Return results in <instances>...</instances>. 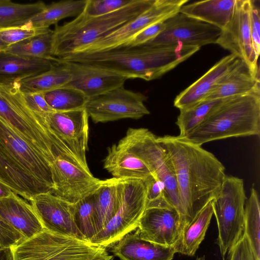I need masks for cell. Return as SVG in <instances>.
Returning <instances> with one entry per match:
<instances>
[{
	"label": "cell",
	"instance_id": "6da1fadb",
	"mask_svg": "<svg viewBox=\"0 0 260 260\" xmlns=\"http://www.w3.org/2000/svg\"><path fill=\"white\" fill-rule=\"evenodd\" d=\"M157 140L174 169L184 228L218 195L225 168L213 154L179 136L157 137Z\"/></svg>",
	"mask_w": 260,
	"mask_h": 260
},
{
	"label": "cell",
	"instance_id": "7a4b0ae2",
	"mask_svg": "<svg viewBox=\"0 0 260 260\" xmlns=\"http://www.w3.org/2000/svg\"><path fill=\"white\" fill-rule=\"evenodd\" d=\"M200 49L181 44L120 47L94 53H75L59 58L105 69L128 79L151 81L160 78Z\"/></svg>",
	"mask_w": 260,
	"mask_h": 260
},
{
	"label": "cell",
	"instance_id": "3957f363",
	"mask_svg": "<svg viewBox=\"0 0 260 260\" xmlns=\"http://www.w3.org/2000/svg\"><path fill=\"white\" fill-rule=\"evenodd\" d=\"M260 134V91L222 99L203 121L184 137L201 146L232 137Z\"/></svg>",
	"mask_w": 260,
	"mask_h": 260
},
{
	"label": "cell",
	"instance_id": "277c9868",
	"mask_svg": "<svg viewBox=\"0 0 260 260\" xmlns=\"http://www.w3.org/2000/svg\"><path fill=\"white\" fill-rule=\"evenodd\" d=\"M154 1L133 0L121 9L97 16L82 11L72 21L56 25L53 30L52 56L60 58L80 51L137 18Z\"/></svg>",
	"mask_w": 260,
	"mask_h": 260
},
{
	"label": "cell",
	"instance_id": "5b68a950",
	"mask_svg": "<svg viewBox=\"0 0 260 260\" xmlns=\"http://www.w3.org/2000/svg\"><path fill=\"white\" fill-rule=\"evenodd\" d=\"M0 116L52 163L73 153L50 129L42 116L28 105L16 82L0 83Z\"/></svg>",
	"mask_w": 260,
	"mask_h": 260
},
{
	"label": "cell",
	"instance_id": "8992f818",
	"mask_svg": "<svg viewBox=\"0 0 260 260\" xmlns=\"http://www.w3.org/2000/svg\"><path fill=\"white\" fill-rule=\"evenodd\" d=\"M13 260H113L106 247L44 229L11 248Z\"/></svg>",
	"mask_w": 260,
	"mask_h": 260
},
{
	"label": "cell",
	"instance_id": "52a82bcc",
	"mask_svg": "<svg viewBox=\"0 0 260 260\" xmlns=\"http://www.w3.org/2000/svg\"><path fill=\"white\" fill-rule=\"evenodd\" d=\"M246 199L243 180L226 176L219 193L211 201L218 230L216 243L223 260L243 235Z\"/></svg>",
	"mask_w": 260,
	"mask_h": 260
},
{
	"label": "cell",
	"instance_id": "ba28073f",
	"mask_svg": "<svg viewBox=\"0 0 260 260\" xmlns=\"http://www.w3.org/2000/svg\"><path fill=\"white\" fill-rule=\"evenodd\" d=\"M0 152L44 192L52 191V163L1 116Z\"/></svg>",
	"mask_w": 260,
	"mask_h": 260
},
{
	"label": "cell",
	"instance_id": "9c48e42d",
	"mask_svg": "<svg viewBox=\"0 0 260 260\" xmlns=\"http://www.w3.org/2000/svg\"><path fill=\"white\" fill-rule=\"evenodd\" d=\"M120 142L129 148L165 185L166 197L180 214L176 177L172 163L157 137L145 128H129Z\"/></svg>",
	"mask_w": 260,
	"mask_h": 260
},
{
	"label": "cell",
	"instance_id": "30bf717a",
	"mask_svg": "<svg viewBox=\"0 0 260 260\" xmlns=\"http://www.w3.org/2000/svg\"><path fill=\"white\" fill-rule=\"evenodd\" d=\"M122 185L117 212L90 242L106 247L137 229L147 203L145 184L142 180L127 179L122 180Z\"/></svg>",
	"mask_w": 260,
	"mask_h": 260
},
{
	"label": "cell",
	"instance_id": "8fae6325",
	"mask_svg": "<svg viewBox=\"0 0 260 260\" xmlns=\"http://www.w3.org/2000/svg\"><path fill=\"white\" fill-rule=\"evenodd\" d=\"M146 99L141 92L122 86L89 100L85 109L95 123L125 118L139 119L150 114L144 103Z\"/></svg>",
	"mask_w": 260,
	"mask_h": 260
},
{
	"label": "cell",
	"instance_id": "7c38bea8",
	"mask_svg": "<svg viewBox=\"0 0 260 260\" xmlns=\"http://www.w3.org/2000/svg\"><path fill=\"white\" fill-rule=\"evenodd\" d=\"M188 1L155 0L148 9L135 19L76 53H94L119 47L145 28L165 22L178 13Z\"/></svg>",
	"mask_w": 260,
	"mask_h": 260
},
{
	"label": "cell",
	"instance_id": "4fadbf2b",
	"mask_svg": "<svg viewBox=\"0 0 260 260\" xmlns=\"http://www.w3.org/2000/svg\"><path fill=\"white\" fill-rule=\"evenodd\" d=\"M165 23L164 30L145 44L152 45L181 44L201 47L216 44L222 30L215 26L180 12L165 21Z\"/></svg>",
	"mask_w": 260,
	"mask_h": 260
},
{
	"label": "cell",
	"instance_id": "5bb4252c",
	"mask_svg": "<svg viewBox=\"0 0 260 260\" xmlns=\"http://www.w3.org/2000/svg\"><path fill=\"white\" fill-rule=\"evenodd\" d=\"M250 0H236L233 16L222 29L216 44L244 61L259 76L257 59L252 43L250 27Z\"/></svg>",
	"mask_w": 260,
	"mask_h": 260
},
{
	"label": "cell",
	"instance_id": "9a60e30c",
	"mask_svg": "<svg viewBox=\"0 0 260 260\" xmlns=\"http://www.w3.org/2000/svg\"><path fill=\"white\" fill-rule=\"evenodd\" d=\"M51 171L54 187L50 192L72 204L92 194L103 181L94 177L89 170L61 157L53 161Z\"/></svg>",
	"mask_w": 260,
	"mask_h": 260
},
{
	"label": "cell",
	"instance_id": "2e32d148",
	"mask_svg": "<svg viewBox=\"0 0 260 260\" xmlns=\"http://www.w3.org/2000/svg\"><path fill=\"white\" fill-rule=\"evenodd\" d=\"M183 228L181 216L173 206L146 205L136 233L143 239L174 248Z\"/></svg>",
	"mask_w": 260,
	"mask_h": 260
},
{
	"label": "cell",
	"instance_id": "e0dca14e",
	"mask_svg": "<svg viewBox=\"0 0 260 260\" xmlns=\"http://www.w3.org/2000/svg\"><path fill=\"white\" fill-rule=\"evenodd\" d=\"M29 202L44 229L86 241L75 222V204L68 202L50 191L36 194Z\"/></svg>",
	"mask_w": 260,
	"mask_h": 260
},
{
	"label": "cell",
	"instance_id": "ac0fdd59",
	"mask_svg": "<svg viewBox=\"0 0 260 260\" xmlns=\"http://www.w3.org/2000/svg\"><path fill=\"white\" fill-rule=\"evenodd\" d=\"M50 129L67 147L87 164L88 116L85 108L40 113Z\"/></svg>",
	"mask_w": 260,
	"mask_h": 260
},
{
	"label": "cell",
	"instance_id": "d6986e66",
	"mask_svg": "<svg viewBox=\"0 0 260 260\" xmlns=\"http://www.w3.org/2000/svg\"><path fill=\"white\" fill-rule=\"evenodd\" d=\"M71 75L65 87L81 91L89 100L124 85L126 76L88 64L66 61L57 58Z\"/></svg>",
	"mask_w": 260,
	"mask_h": 260
},
{
	"label": "cell",
	"instance_id": "ffe728a7",
	"mask_svg": "<svg viewBox=\"0 0 260 260\" xmlns=\"http://www.w3.org/2000/svg\"><path fill=\"white\" fill-rule=\"evenodd\" d=\"M240 59L230 54L221 59L204 75L183 90L175 98L174 106L179 110L204 100Z\"/></svg>",
	"mask_w": 260,
	"mask_h": 260
},
{
	"label": "cell",
	"instance_id": "44dd1931",
	"mask_svg": "<svg viewBox=\"0 0 260 260\" xmlns=\"http://www.w3.org/2000/svg\"><path fill=\"white\" fill-rule=\"evenodd\" d=\"M0 216L25 240L44 230L30 203L16 193L0 199Z\"/></svg>",
	"mask_w": 260,
	"mask_h": 260
},
{
	"label": "cell",
	"instance_id": "7402d4cb",
	"mask_svg": "<svg viewBox=\"0 0 260 260\" xmlns=\"http://www.w3.org/2000/svg\"><path fill=\"white\" fill-rule=\"evenodd\" d=\"M104 168L118 179L145 180L152 174L144 163L129 148L119 141L108 148Z\"/></svg>",
	"mask_w": 260,
	"mask_h": 260
},
{
	"label": "cell",
	"instance_id": "603a6c76",
	"mask_svg": "<svg viewBox=\"0 0 260 260\" xmlns=\"http://www.w3.org/2000/svg\"><path fill=\"white\" fill-rule=\"evenodd\" d=\"M116 243L112 251L121 260H172L176 253L173 247L143 239L136 232L126 234Z\"/></svg>",
	"mask_w": 260,
	"mask_h": 260
},
{
	"label": "cell",
	"instance_id": "cb8c5ba5",
	"mask_svg": "<svg viewBox=\"0 0 260 260\" xmlns=\"http://www.w3.org/2000/svg\"><path fill=\"white\" fill-rule=\"evenodd\" d=\"M57 62V58L27 57L0 51V83H11L43 73Z\"/></svg>",
	"mask_w": 260,
	"mask_h": 260
},
{
	"label": "cell",
	"instance_id": "d4e9b609",
	"mask_svg": "<svg viewBox=\"0 0 260 260\" xmlns=\"http://www.w3.org/2000/svg\"><path fill=\"white\" fill-rule=\"evenodd\" d=\"M257 91H260L259 76L240 59L204 100L222 99Z\"/></svg>",
	"mask_w": 260,
	"mask_h": 260
},
{
	"label": "cell",
	"instance_id": "484cf974",
	"mask_svg": "<svg viewBox=\"0 0 260 260\" xmlns=\"http://www.w3.org/2000/svg\"><path fill=\"white\" fill-rule=\"evenodd\" d=\"M122 180L114 178L104 180L92 194L97 235L105 228L119 208Z\"/></svg>",
	"mask_w": 260,
	"mask_h": 260
},
{
	"label": "cell",
	"instance_id": "4316f807",
	"mask_svg": "<svg viewBox=\"0 0 260 260\" xmlns=\"http://www.w3.org/2000/svg\"><path fill=\"white\" fill-rule=\"evenodd\" d=\"M236 0H207L184 4L179 12L223 29L231 20Z\"/></svg>",
	"mask_w": 260,
	"mask_h": 260
},
{
	"label": "cell",
	"instance_id": "83f0119b",
	"mask_svg": "<svg viewBox=\"0 0 260 260\" xmlns=\"http://www.w3.org/2000/svg\"><path fill=\"white\" fill-rule=\"evenodd\" d=\"M213 214L211 201L183 230L178 243L174 247L176 253L193 256L203 241Z\"/></svg>",
	"mask_w": 260,
	"mask_h": 260
},
{
	"label": "cell",
	"instance_id": "f1b7e54d",
	"mask_svg": "<svg viewBox=\"0 0 260 260\" xmlns=\"http://www.w3.org/2000/svg\"><path fill=\"white\" fill-rule=\"evenodd\" d=\"M71 79V75L68 70L57 60L49 70L15 82L23 93H45L64 86Z\"/></svg>",
	"mask_w": 260,
	"mask_h": 260
},
{
	"label": "cell",
	"instance_id": "f546056e",
	"mask_svg": "<svg viewBox=\"0 0 260 260\" xmlns=\"http://www.w3.org/2000/svg\"><path fill=\"white\" fill-rule=\"evenodd\" d=\"M87 0H66L46 5L44 9L26 23L37 29H47L62 19L77 16L84 10Z\"/></svg>",
	"mask_w": 260,
	"mask_h": 260
},
{
	"label": "cell",
	"instance_id": "4dcf8cb0",
	"mask_svg": "<svg viewBox=\"0 0 260 260\" xmlns=\"http://www.w3.org/2000/svg\"><path fill=\"white\" fill-rule=\"evenodd\" d=\"M45 6L42 1L20 4L0 0V29L24 25Z\"/></svg>",
	"mask_w": 260,
	"mask_h": 260
},
{
	"label": "cell",
	"instance_id": "1f68e13d",
	"mask_svg": "<svg viewBox=\"0 0 260 260\" xmlns=\"http://www.w3.org/2000/svg\"><path fill=\"white\" fill-rule=\"evenodd\" d=\"M53 30L48 28L44 32L23 41L8 46V53L31 58L53 59L51 47Z\"/></svg>",
	"mask_w": 260,
	"mask_h": 260
},
{
	"label": "cell",
	"instance_id": "d6a6232c",
	"mask_svg": "<svg viewBox=\"0 0 260 260\" xmlns=\"http://www.w3.org/2000/svg\"><path fill=\"white\" fill-rule=\"evenodd\" d=\"M260 206L256 190L252 187L244 207V233L256 257L260 260Z\"/></svg>",
	"mask_w": 260,
	"mask_h": 260
},
{
	"label": "cell",
	"instance_id": "836d02e7",
	"mask_svg": "<svg viewBox=\"0 0 260 260\" xmlns=\"http://www.w3.org/2000/svg\"><path fill=\"white\" fill-rule=\"evenodd\" d=\"M48 105L56 111H67L85 108L87 97L75 88L62 86L45 93Z\"/></svg>",
	"mask_w": 260,
	"mask_h": 260
},
{
	"label": "cell",
	"instance_id": "e575fe53",
	"mask_svg": "<svg viewBox=\"0 0 260 260\" xmlns=\"http://www.w3.org/2000/svg\"><path fill=\"white\" fill-rule=\"evenodd\" d=\"M222 99L204 100L190 107L180 110L176 122L180 131L179 136L184 137L199 125Z\"/></svg>",
	"mask_w": 260,
	"mask_h": 260
},
{
	"label": "cell",
	"instance_id": "d590c367",
	"mask_svg": "<svg viewBox=\"0 0 260 260\" xmlns=\"http://www.w3.org/2000/svg\"><path fill=\"white\" fill-rule=\"evenodd\" d=\"M74 216L79 230L91 242L97 235L92 194L75 204Z\"/></svg>",
	"mask_w": 260,
	"mask_h": 260
},
{
	"label": "cell",
	"instance_id": "8d00e7d4",
	"mask_svg": "<svg viewBox=\"0 0 260 260\" xmlns=\"http://www.w3.org/2000/svg\"><path fill=\"white\" fill-rule=\"evenodd\" d=\"M47 29L35 28L26 23L22 26L1 28L0 40L8 47L34 37Z\"/></svg>",
	"mask_w": 260,
	"mask_h": 260
},
{
	"label": "cell",
	"instance_id": "74e56055",
	"mask_svg": "<svg viewBox=\"0 0 260 260\" xmlns=\"http://www.w3.org/2000/svg\"><path fill=\"white\" fill-rule=\"evenodd\" d=\"M133 1V0H87L83 11L90 16L103 15L121 9Z\"/></svg>",
	"mask_w": 260,
	"mask_h": 260
},
{
	"label": "cell",
	"instance_id": "f35d334b",
	"mask_svg": "<svg viewBox=\"0 0 260 260\" xmlns=\"http://www.w3.org/2000/svg\"><path fill=\"white\" fill-rule=\"evenodd\" d=\"M143 182L146 188V203L156 206L171 205L166 197L165 185L157 177L152 175Z\"/></svg>",
	"mask_w": 260,
	"mask_h": 260
},
{
	"label": "cell",
	"instance_id": "ab89813d",
	"mask_svg": "<svg viewBox=\"0 0 260 260\" xmlns=\"http://www.w3.org/2000/svg\"><path fill=\"white\" fill-rule=\"evenodd\" d=\"M165 28V22H160L150 25L141 30L119 47H134L144 44L155 38L164 30Z\"/></svg>",
	"mask_w": 260,
	"mask_h": 260
},
{
	"label": "cell",
	"instance_id": "60d3db41",
	"mask_svg": "<svg viewBox=\"0 0 260 260\" xmlns=\"http://www.w3.org/2000/svg\"><path fill=\"white\" fill-rule=\"evenodd\" d=\"M257 1L250 0V27L253 48L257 57L260 52V15Z\"/></svg>",
	"mask_w": 260,
	"mask_h": 260
},
{
	"label": "cell",
	"instance_id": "b9f144b4",
	"mask_svg": "<svg viewBox=\"0 0 260 260\" xmlns=\"http://www.w3.org/2000/svg\"><path fill=\"white\" fill-rule=\"evenodd\" d=\"M229 260H259L254 255L250 242L243 234L228 251Z\"/></svg>",
	"mask_w": 260,
	"mask_h": 260
},
{
	"label": "cell",
	"instance_id": "7bdbcfd3",
	"mask_svg": "<svg viewBox=\"0 0 260 260\" xmlns=\"http://www.w3.org/2000/svg\"><path fill=\"white\" fill-rule=\"evenodd\" d=\"M24 240L18 232L0 216V248H12Z\"/></svg>",
	"mask_w": 260,
	"mask_h": 260
},
{
	"label": "cell",
	"instance_id": "ee69618b",
	"mask_svg": "<svg viewBox=\"0 0 260 260\" xmlns=\"http://www.w3.org/2000/svg\"><path fill=\"white\" fill-rule=\"evenodd\" d=\"M28 106L38 113H49L54 110L48 105L45 99V93H23Z\"/></svg>",
	"mask_w": 260,
	"mask_h": 260
},
{
	"label": "cell",
	"instance_id": "f6af8a7d",
	"mask_svg": "<svg viewBox=\"0 0 260 260\" xmlns=\"http://www.w3.org/2000/svg\"><path fill=\"white\" fill-rule=\"evenodd\" d=\"M15 193L12 187L0 177V199Z\"/></svg>",
	"mask_w": 260,
	"mask_h": 260
},
{
	"label": "cell",
	"instance_id": "bcb514c9",
	"mask_svg": "<svg viewBox=\"0 0 260 260\" xmlns=\"http://www.w3.org/2000/svg\"><path fill=\"white\" fill-rule=\"evenodd\" d=\"M0 260H13L11 248H0Z\"/></svg>",
	"mask_w": 260,
	"mask_h": 260
},
{
	"label": "cell",
	"instance_id": "7dc6e473",
	"mask_svg": "<svg viewBox=\"0 0 260 260\" xmlns=\"http://www.w3.org/2000/svg\"><path fill=\"white\" fill-rule=\"evenodd\" d=\"M7 47V45L0 40V51L5 50Z\"/></svg>",
	"mask_w": 260,
	"mask_h": 260
},
{
	"label": "cell",
	"instance_id": "c3c4849f",
	"mask_svg": "<svg viewBox=\"0 0 260 260\" xmlns=\"http://www.w3.org/2000/svg\"><path fill=\"white\" fill-rule=\"evenodd\" d=\"M195 260H206L205 256L197 257Z\"/></svg>",
	"mask_w": 260,
	"mask_h": 260
}]
</instances>
